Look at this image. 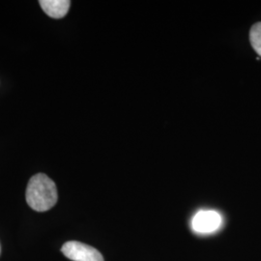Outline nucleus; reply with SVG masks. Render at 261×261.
<instances>
[{
  "label": "nucleus",
  "instance_id": "4",
  "mask_svg": "<svg viewBox=\"0 0 261 261\" xmlns=\"http://www.w3.org/2000/svg\"><path fill=\"white\" fill-rule=\"evenodd\" d=\"M39 4L48 17L61 19L70 9L71 1L68 0H40Z\"/></svg>",
  "mask_w": 261,
  "mask_h": 261
},
{
  "label": "nucleus",
  "instance_id": "5",
  "mask_svg": "<svg viewBox=\"0 0 261 261\" xmlns=\"http://www.w3.org/2000/svg\"><path fill=\"white\" fill-rule=\"evenodd\" d=\"M250 40L255 53L261 56V22L252 25L250 31Z\"/></svg>",
  "mask_w": 261,
  "mask_h": 261
},
{
  "label": "nucleus",
  "instance_id": "3",
  "mask_svg": "<svg viewBox=\"0 0 261 261\" xmlns=\"http://www.w3.org/2000/svg\"><path fill=\"white\" fill-rule=\"evenodd\" d=\"M223 224V218L216 211L203 210L195 215L192 221L193 230L198 234L213 233Z\"/></svg>",
  "mask_w": 261,
  "mask_h": 261
},
{
  "label": "nucleus",
  "instance_id": "2",
  "mask_svg": "<svg viewBox=\"0 0 261 261\" xmlns=\"http://www.w3.org/2000/svg\"><path fill=\"white\" fill-rule=\"evenodd\" d=\"M61 252L73 261H103V255L93 247L77 241L66 242Z\"/></svg>",
  "mask_w": 261,
  "mask_h": 261
},
{
  "label": "nucleus",
  "instance_id": "1",
  "mask_svg": "<svg viewBox=\"0 0 261 261\" xmlns=\"http://www.w3.org/2000/svg\"><path fill=\"white\" fill-rule=\"evenodd\" d=\"M28 205L38 212L51 209L57 202L56 183L44 173H38L31 178L27 188Z\"/></svg>",
  "mask_w": 261,
  "mask_h": 261
}]
</instances>
